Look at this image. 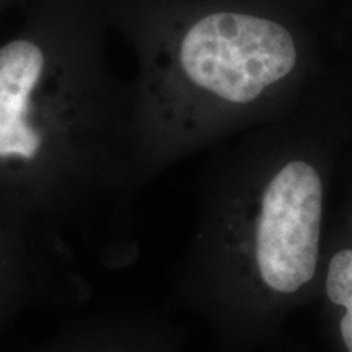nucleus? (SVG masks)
<instances>
[{"instance_id": "nucleus-1", "label": "nucleus", "mask_w": 352, "mask_h": 352, "mask_svg": "<svg viewBox=\"0 0 352 352\" xmlns=\"http://www.w3.org/2000/svg\"><path fill=\"white\" fill-rule=\"evenodd\" d=\"M108 26L103 0H30L0 43V219L70 263L116 267L140 188Z\"/></svg>"}, {"instance_id": "nucleus-2", "label": "nucleus", "mask_w": 352, "mask_h": 352, "mask_svg": "<svg viewBox=\"0 0 352 352\" xmlns=\"http://www.w3.org/2000/svg\"><path fill=\"white\" fill-rule=\"evenodd\" d=\"M132 46L131 131L139 188L271 116L307 78L310 51L287 15L256 0H103Z\"/></svg>"}, {"instance_id": "nucleus-3", "label": "nucleus", "mask_w": 352, "mask_h": 352, "mask_svg": "<svg viewBox=\"0 0 352 352\" xmlns=\"http://www.w3.org/2000/svg\"><path fill=\"white\" fill-rule=\"evenodd\" d=\"M331 155L311 134L272 132L210 176L176 296L230 334L274 329L320 287Z\"/></svg>"}, {"instance_id": "nucleus-4", "label": "nucleus", "mask_w": 352, "mask_h": 352, "mask_svg": "<svg viewBox=\"0 0 352 352\" xmlns=\"http://www.w3.org/2000/svg\"><path fill=\"white\" fill-rule=\"evenodd\" d=\"M74 263L0 219V320L26 307L85 292Z\"/></svg>"}, {"instance_id": "nucleus-5", "label": "nucleus", "mask_w": 352, "mask_h": 352, "mask_svg": "<svg viewBox=\"0 0 352 352\" xmlns=\"http://www.w3.org/2000/svg\"><path fill=\"white\" fill-rule=\"evenodd\" d=\"M318 290L341 352H352V192L340 227L327 241Z\"/></svg>"}, {"instance_id": "nucleus-6", "label": "nucleus", "mask_w": 352, "mask_h": 352, "mask_svg": "<svg viewBox=\"0 0 352 352\" xmlns=\"http://www.w3.org/2000/svg\"><path fill=\"white\" fill-rule=\"evenodd\" d=\"M10 2H13V0H0V12H2Z\"/></svg>"}]
</instances>
